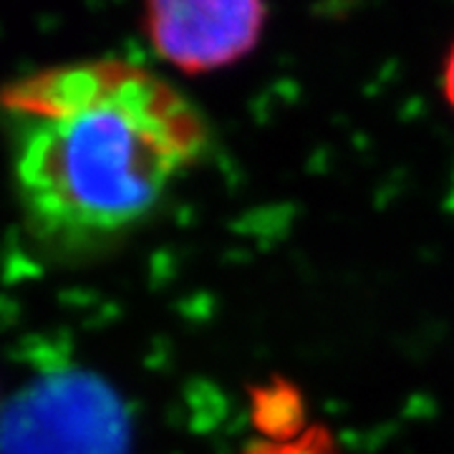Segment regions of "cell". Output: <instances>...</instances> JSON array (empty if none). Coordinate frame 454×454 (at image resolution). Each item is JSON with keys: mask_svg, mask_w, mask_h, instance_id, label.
Here are the masks:
<instances>
[{"mask_svg": "<svg viewBox=\"0 0 454 454\" xmlns=\"http://www.w3.org/2000/svg\"><path fill=\"white\" fill-rule=\"evenodd\" d=\"M13 192L31 232L79 253L131 232L210 146L195 104L157 71L91 59L5 83Z\"/></svg>", "mask_w": 454, "mask_h": 454, "instance_id": "1", "label": "cell"}, {"mask_svg": "<svg viewBox=\"0 0 454 454\" xmlns=\"http://www.w3.org/2000/svg\"><path fill=\"white\" fill-rule=\"evenodd\" d=\"M145 23L164 61L184 74H207L253 51L265 0H146Z\"/></svg>", "mask_w": 454, "mask_h": 454, "instance_id": "2", "label": "cell"}, {"mask_svg": "<svg viewBox=\"0 0 454 454\" xmlns=\"http://www.w3.org/2000/svg\"><path fill=\"white\" fill-rule=\"evenodd\" d=\"M94 391L71 379L28 391L3 427V454H94Z\"/></svg>", "mask_w": 454, "mask_h": 454, "instance_id": "3", "label": "cell"}, {"mask_svg": "<svg viewBox=\"0 0 454 454\" xmlns=\"http://www.w3.org/2000/svg\"><path fill=\"white\" fill-rule=\"evenodd\" d=\"M238 454H340V450L325 427L310 424L291 432H270L268 437L245 444Z\"/></svg>", "mask_w": 454, "mask_h": 454, "instance_id": "4", "label": "cell"}, {"mask_svg": "<svg viewBox=\"0 0 454 454\" xmlns=\"http://www.w3.org/2000/svg\"><path fill=\"white\" fill-rule=\"evenodd\" d=\"M442 89H444V98L454 109V43L447 59H444V68H442Z\"/></svg>", "mask_w": 454, "mask_h": 454, "instance_id": "5", "label": "cell"}]
</instances>
